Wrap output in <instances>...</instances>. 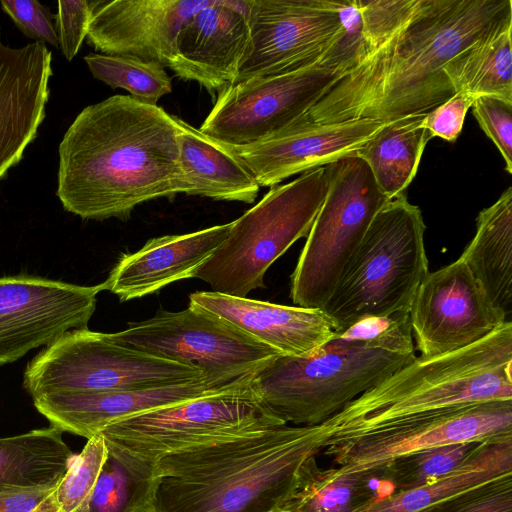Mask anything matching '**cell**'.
<instances>
[{
    "mask_svg": "<svg viewBox=\"0 0 512 512\" xmlns=\"http://www.w3.org/2000/svg\"><path fill=\"white\" fill-rule=\"evenodd\" d=\"M419 512H512V473L461 491Z\"/></svg>",
    "mask_w": 512,
    "mask_h": 512,
    "instance_id": "36",
    "label": "cell"
},
{
    "mask_svg": "<svg viewBox=\"0 0 512 512\" xmlns=\"http://www.w3.org/2000/svg\"><path fill=\"white\" fill-rule=\"evenodd\" d=\"M512 438V400L453 406L327 439L325 453L341 467L375 476L394 458L461 442Z\"/></svg>",
    "mask_w": 512,
    "mask_h": 512,
    "instance_id": "13",
    "label": "cell"
},
{
    "mask_svg": "<svg viewBox=\"0 0 512 512\" xmlns=\"http://www.w3.org/2000/svg\"><path fill=\"white\" fill-rule=\"evenodd\" d=\"M384 123L360 119L331 124H294L254 144L226 145L260 187L353 155Z\"/></svg>",
    "mask_w": 512,
    "mask_h": 512,
    "instance_id": "17",
    "label": "cell"
},
{
    "mask_svg": "<svg viewBox=\"0 0 512 512\" xmlns=\"http://www.w3.org/2000/svg\"><path fill=\"white\" fill-rule=\"evenodd\" d=\"M416 355L335 336L301 357L278 356L252 377V389L284 423L319 425Z\"/></svg>",
    "mask_w": 512,
    "mask_h": 512,
    "instance_id": "6",
    "label": "cell"
},
{
    "mask_svg": "<svg viewBox=\"0 0 512 512\" xmlns=\"http://www.w3.org/2000/svg\"><path fill=\"white\" fill-rule=\"evenodd\" d=\"M426 114L384 123L355 152L367 164L379 189L389 200L405 193L418 171L426 144L431 139L424 125Z\"/></svg>",
    "mask_w": 512,
    "mask_h": 512,
    "instance_id": "27",
    "label": "cell"
},
{
    "mask_svg": "<svg viewBox=\"0 0 512 512\" xmlns=\"http://www.w3.org/2000/svg\"><path fill=\"white\" fill-rule=\"evenodd\" d=\"M248 42L246 0H212L181 26L168 68L209 92H220L234 83Z\"/></svg>",
    "mask_w": 512,
    "mask_h": 512,
    "instance_id": "19",
    "label": "cell"
},
{
    "mask_svg": "<svg viewBox=\"0 0 512 512\" xmlns=\"http://www.w3.org/2000/svg\"><path fill=\"white\" fill-rule=\"evenodd\" d=\"M232 222L196 232L165 235L148 240L134 253L122 254L101 283L103 290L128 301L153 294L195 271L226 240Z\"/></svg>",
    "mask_w": 512,
    "mask_h": 512,
    "instance_id": "23",
    "label": "cell"
},
{
    "mask_svg": "<svg viewBox=\"0 0 512 512\" xmlns=\"http://www.w3.org/2000/svg\"><path fill=\"white\" fill-rule=\"evenodd\" d=\"M511 372L508 321L468 347L416 357L322 424L332 439L453 406L512 400Z\"/></svg>",
    "mask_w": 512,
    "mask_h": 512,
    "instance_id": "4",
    "label": "cell"
},
{
    "mask_svg": "<svg viewBox=\"0 0 512 512\" xmlns=\"http://www.w3.org/2000/svg\"><path fill=\"white\" fill-rule=\"evenodd\" d=\"M84 60L92 75L111 88H122L132 98L156 105L172 92V81L164 67L156 62L127 55L89 53Z\"/></svg>",
    "mask_w": 512,
    "mask_h": 512,
    "instance_id": "32",
    "label": "cell"
},
{
    "mask_svg": "<svg viewBox=\"0 0 512 512\" xmlns=\"http://www.w3.org/2000/svg\"><path fill=\"white\" fill-rule=\"evenodd\" d=\"M251 382L123 418L99 433L106 443L155 463L173 451L286 425Z\"/></svg>",
    "mask_w": 512,
    "mask_h": 512,
    "instance_id": "10",
    "label": "cell"
},
{
    "mask_svg": "<svg viewBox=\"0 0 512 512\" xmlns=\"http://www.w3.org/2000/svg\"><path fill=\"white\" fill-rule=\"evenodd\" d=\"M189 299L190 304L226 319L281 356L308 355L336 334L322 309L285 306L214 291H197Z\"/></svg>",
    "mask_w": 512,
    "mask_h": 512,
    "instance_id": "22",
    "label": "cell"
},
{
    "mask_svg": "<svg viewBox=\"0 0 512 512\" xmlns=\"http://www.w3.org/2000/svg\"><path fill=\"white\" fill-rule=\"evenodd\" d=\"M356 5L361 42L351 66L294 124L388 123L426 114L456 93L444 66L512 22L511 0H356Z\"/></svg>",
    "mask_w": 512,
    "mask_h": 512,
    "instance_id": "1",
    "label": "cell"
},
{
    "mask_svg": "<svg viewBox=\"0 0 512 512\" xmlns=\"http://www.w3.org/2000/svg\"><path fill=\"white\" fill-rule=\"evenodd\" d=\"M201 379L206 377L197 366L155 357L117 343L110 333L82 328L67 331L28 362L23 388L34 398L155 389Z\"/></svg>",
    "mask_w": 512,
    "mask_h": 512,
    "instance_id": "8",
    "label": "cell"
},
{
    "mask_svg": "<svg viewBox=\"0 0 512 512\" xmlns=\"http://www.w3.org/2000/svg\"><path fill=\"white\" fill-rule=\"evenodd\" d=\"M102 284L83 286L29 274L0 277V366L87 328Z\"/></svg>",
    "mask_w": 512,
    "mask_h": 512,
    "instance_id": "15",
    "label": "cell"
},
{
    "mask_svg": "<svg viewBox=\"0 0 512 512\" xmlns=\"http://www.w3.org/2000/svg\"><path fill=\"white\" fill-rule=\"evenodd\" d=\"M372 477L341 466L320 468L310 456L300 465L280 512H353L376 497Z\"/></svg>",
    "mask_w": 512,
    "mask_h": 512,
    "instance_id": "29",
    "label": "cell"
},
{
    "mask_svg": "<svg viewBox=\"0 0 512 512\" xmlns=\"http://www.w3.org/2000/svg\"><path fill=\"white\" fill-rule=\"evenodd\" d=\"M107 456L94 488L77 512H147L154 463L106 443Z\"/></svg>",
    "mask_w": 512,
    "mask_h": 512,
    "instance_id": "31",
    "label": "cell"
},
{
    "mask_svg": "<svg viewBox=\"0 0 512 512\" xmlns=\"http://www.w3.org/2000/svg\"><path fill=\"white\" fill-rule=\"evenodd\" d=\"M93 1H58L56 28L60 47L68 61L78 53L87 36Z\"/></svg>",
    "mask_w": 512,
    "mask_h": 512,
    "instance_id": "39",
    "label": "cell"
},
{
    "mask_svg": "<svg viewBox=\"0 0 512 512\" xmlns=\"http://www.w3.org/2000/svg\"><path fill=\"white\" fill-rule=\"evenodd\" d=\"M55 486L0 489V512H48L47 500Z\"/></svg>",
    "mask_w": 512,
    "mask_h": 512,
    "instance_id": "41",
    "label": "cell"
},
{
    "mask_svg": "<svg viewBox=\"0 0 512 512\" xmlns=\"http://www.w3.org/2000/svg\"><path fill=\"white\" fill-rule=\"evenodd\" d=\"M212 0L93 1L87 43L107 55L168 67L183 23Z\"/></svg>",
    "mask_w": 512,
    "mask_h": 512,
    "instance_id": "18",
    "label": "cell"
},
{
    "mask_svg": "<svg viewBox=\"0 0 512 512\" xmlns=\"http://www.w3.org/2000/svg\"><path fill=\"white\" fill-rule=\"evenodd\" d=\"M472 112L480 128L492 140L512 173V103L491 96L474 99Z\"/></svg>",
    "mask_w": 512,
    "mask_h": 512,
    "instance_id": "37",
    "label": "cell"
},
{
    "mask_svg": "<svg viewBox=\"0 0 512 512\" xmlns=\"http://www.w3.org/2000/svg\"><path fill=\"white\" fill-rule=\"evenodd\" d=\"M409 314L415 348L423 357L468 347L508 322L460 258L426 274Z\"/></svg>",
    "mask_w": 512,
    "mask_h": 512,
    "instance_id": "16",
    "label": "cell"
},
{
    "mask_svg": "<svg viewBox=\"0 0 512 512\" xmlns=\"http://www.w3.org/2000/svg\"><path fill=\"white\" fill-rule=\"evenodd\" d=\"M106 456V442L100 433L88 439L50 494L49 512H77L90 496Z\"/></svg>",
    "mask_w": 512,
    "mask_h": 512,
    "instance_id": "34",
    "label": "cell"
},
{
    "mask_svg": "<svg viewBox=\"0 0 512 512\" xmlns=\"http://www.w3.org/2000/svg\"><path fill=\"white\" fill-rule=\"evenodd\" d=\"M50 426L0 437V489L55 486L75 454Z\"/></svg>",
    "mask_w": 512,
    "mask_h": 512,
    "instance_id": "28",
    "label": "cell"
},
{
    "mask_svg": "<svg viewBox=\"0 0 512 512\" xmlns=\"http://www.w3.org/2000/svg\"><path fill=\"white\" fill-rule=\"evenodd\" d=\"M327 436L322 423L282 425L164 454L147 512H280Z\"/></svg>",
    "mask_w": 512,
    "mask_h": 512,
    "instance_id": "3",
    "label": "cell"
},
{
    "mask_svg": "<svg viewBox=\"0 0 512 512\" xmlns=\"http://www.w3.org/2000/svg\"><path fill=\"white\" fill-rule=\"evenodd\" d=\"M355 52L340 43L314 65L229 85L218 92L199 131L224 145L240 147L290 127L344 75Z\"/></svg>",
    "mask_w": 512,
    "mask_h": 512,
    "instance_id": "11",
    "label": "cell"
},
{
    "mask_svg": "<svg viewBox=\"0 0 512 512\" xmlns=\"http://www.w3.org/2000/svg\"><path fill=\"white\" fill-rule=\"evenodd\" d=\"M484 443L461 442L422 449L392 459L375 476L392 482L397 491L429 484L457 468Z\"/></svg>",
    "mask_w": 512,
    "mask_h": 512,
    "instance_id": "33",
    "label": "cell"
},
{
    "mask_svg": "<svg viewBox=\"0 0 512 512\" xmlns=\"http://www.w3.org/2000/svg\"><path fill=\"white\" fill-rule=\"evenodd\" d=\"M249 42L234 83L327 58L347 32L346 0H246Z\"/></svg>",
    "mask_w": 512,
    "mask_h": 512,
    "instance_id": "14",
    "label": "cell"
},
{
    "mask_svg": "<svg viewBox=\"0 0 512 512\" xmlns=\"http://www.w3.org/2000/svg\"><path fill=\"white\" fill-rule=\"evenodd\" d=\"M474 97L456 92L451 98L432 109L424 117V125L431 137L455 142L463 128L468 110Z\"/></svg>",
    "mask_w": 512,
    "mask_h": 512,
    "instance_id": "40",
    "label": "cell"
},
{
    "mask_svg": "<svg viewBox=\"0 0 512 512\" xmlns=\"http://www.w3.org/2000/svg\"><path fill=\"white\" fill-rule=\"evenodd\" d=\"M182 193L215 200L253 203L260 186L224 144L176 116Z\"/></svg>",
    "mask_w": 512,
    "mask_h": 512,
    "instance_id": "24",
    "label": "cell"
},
{
    "mask_svg": "<svg viewBox=\"0 0 512 512\" xmlns=\"http://www.w3.org/2000/svg\"><path fill=\"white\" fill-rule=\"evenodd\" d=\"M252 376L226 386H216L206 379H201L155 389L56 393L32 399L38 412L51 426L88 440L109 424L123 418L227 391L248 382Z\"/></svg>",
    "mask_w": 512,
    "mask_h": 512,
    "instance_id": "21",
    "label": "cell"
},
{
    "mask_svg": "<svg viewBox=\"0 0 512 512\" xmlns=\"http://www.w3.org/2000/svg\"><path fill=\"white\" fill-rule=\"evenodd\" d=\"M336 336L394 353L415 354L409 310L363 318Z\"/></svg>",
    "mask_w": 512,
    "mask_h": 512,
    "instance_id": "35",
    "label": "cell"
},
{
    "mask_svg": "<svg viewBox=\"0 0 512 512\" xmlns=\"http://www.w3.org/2000/svg\"><path fill=\"white\" fill-rule=\"evenodd\" d=\"M129 324L110 333L111 338L155 357L197 366L216 386L252 376L281 356L226 319L190 303L185 310L160 309L150 319Z\"/></svg>",
    "mask_w": 512,
    "mask_h": 512,
    "instance_id": "12",
    "label": "cell"
},
{
    "mask_svg": "<svg viewBox=\"0 0 512 512\" xmlns=\"http://www.w3.org/2000/svg\"><path fill=\"white\" fill-rule=\"evenodd\" d=\"M176 116L131 96L85 107L59 145L56 195L82 219L126 221L134 208L182 193Z\"/></svg>",
    "mask_w": 512,
    "mask_h": 512,
    "instance_id": "2",
    "label": "cell"
},
{
    "mask_svg": "<svg viewBox=\"0 0 512 512\" xmlns=\"http://www.w3.org/2000/svg\"><path fill=\"white\" fill-rule=\"evenodd\" d=\"M329 188L327 166L277 185L232 222L226 240L195 271L214 292L246 297L264 287L268 268L292 244L307 237Z\"/></svg>",
    "mask_w": 512,
    "mask_h": 512,
    "instance_id": "7",
    "label": "cell"
},
{
    "mask_svg": "<svg viewBox=\"0 0 512 512\" xmlns=\"http://www.w3.org/2000/svg\"><path fill=\"white\" fill-rule=\"evenodd\" d=\"M51 62L45 43L13 48L0 33V181L22 160L45 119Z\"/></svg>",
    "mask_w": 512,
    "mask_h": 512,
    "instance_id": "20",
    "label": "cell"
},
{
    "mask_svg": "<svg viewBox=\"0 0 512 512\" xmlns=\"http://www.w3.org/2000/svg\"><path fill=\"white\" fill-rule=\"evenodd\" d=\"M422 212L406 193L377 213L322 310L340 332L357 321L409 310L429 272Z\"/></svg>",
    "mask_w": 512,
    "mask_h": 512,
    "instance_id": "5",
    "label": "cell"
},
{
    "mask_svg": "<svg viewBox=\"0 0 512 512\" xmlns=\"http://www.w3.org/2000/svg\"><path fill=\"white\" fill-rule=\"evenodd\" d=\"M327 166L329 188L291 276L299 307L322 309L371 222L389 199L355 154Z\"/></svg>",
    "mask_w": 512,
    "mask_h": 512,
    "instance_id": "9",
    "label": "cell"
},
{
    "mask_svg": "<svg viewBox=\"0 0 512 512\" xmlns=\"http://www.w3.org/2000/svg\"><path fill=\"white\" fill-rule=\"evenodd\" d=\"M512 473V438L485 442L457 468L434 482L376 496L353 512H419L434 503Z\"/></svg>",
    "mask_w": 512,
    "mask_h": 512,
    "instance_id": "26",
    "label": "cell"
},
{
    "mask_svg": "<svg viewBox=\"0 0 512 512\" xmlns=\"http://www.w3.org/2000/svg\"><path fill=\"white\" fill-rule=\"evenodd\" d=\"M512 22L471 45L445 66L455 92L512 103Z\"/></svg>",
    "mask_w": 512,
    "mask_h": 512,
    "instance_id": "30",
    "label": "cell"
},
{
    "mask_svg": "<svg viewBox=\"0 0 512 512\" xmlns=\"http://www.w3.org/2000/svg\"><path fill=\"white\" fill-rule=\"evenodd\" d=\"M2 9L28 38L59 47V37L50 9L36 0H2Z\"/></svg>",
    "mask_w": 512,
    "mask_h": 512,
    "instance_id": "38",
    "label": "cell"
},
{
    "mask_svg": "<svg viewBox=\"0 0 512 512\" xmlns=\"http://www.w3.org/2000/svg\"><path fill=\"white\" fill-rule=\"evenodd\" d=\"M507 321L512 315V187L476 218V233L459 257ZM512 322V321H511Z\"/></svg>",
    "mask_w": 512,
    "mask_h": 512,
    "instance_id": "25",
    "label": "cell"
}]
</instances>
